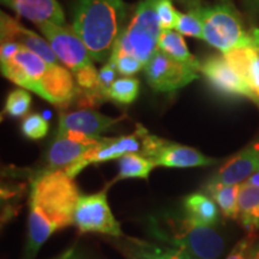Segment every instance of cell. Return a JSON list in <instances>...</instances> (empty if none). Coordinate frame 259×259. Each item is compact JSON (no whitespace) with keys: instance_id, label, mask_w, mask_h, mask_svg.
Returning a JSON list of instances; mask_svg holds the SVG:
<instances>
[{"instance_id":"obj_1","label":"cell","mask_w":259,"mask_h":259,"mask_svg":"<svg viewBox=\"0 0 259 259\" xmlns=\"http://www.w3.org/2000/svg\"><path fill=\"white\" fill-rule=\"evenodd\" d=\"M80 194L63 169H47L31 181L25 259H34L42 245L59 229L73 223Z\"/></svg>"},{"instance_id":"obj_2","label":"cell","mask_w":259,"mask_h":259,"mask_svg":"<svg viewBox=\"0 0 259 259\" xmlns=\"http://www.w3.org/2000/svg\"><path fill=\"white\" fill-rule=\"evenodd\" d=\"M128 6L124 0H77L73 9V30L94 61L112 56L113 46L125 27Z\"/></svg>"},{"instance_id":"obj_3","label":"cell","mask_w":259,"mask_h":259,"mask_svg":"<svg viewBox=\"0 0 259 259\" xmlns=\"http://www.w3.org/2000/svg\"><path fill=\"white\" fill-rule=\"evenodd\" d=\"M162 227L150 221V232L158 240L185 250L197 259H218L225 252V239L213 227L200 225L184 216L164 220Z\"/></svg>"},{"instance_id":"obj_4","label":"cell","mask_w":259,"mask_h":259,"mask_svg":"<svg viewBox=\"0 0 259 259\" xmlns=\"http://www.w3.org/2000/svg\"><path fill=\"white\" fill-rule=\"evenodd\" d=\"M203 19V40L222 53L238 47H252L259 51V29L245 30L240 16L232 5L222 3L200 6Z\"/></svg>"},{"instance_id":"obj_5","label":"cell","mask_w":259,"mask_h":259,"mask_svg":"<svg viewBox=\"0 0 259 259\" xmlns=\"http://www.w3.org/2000/svg\"><path fill=\"white\" fill-rule=\"evenodd\" d=\"M161 31L156 0H142L116 38L112 54H130L145 66L158 51Z\"/></svg>"},{"instance_id":"obj_6","label":"cell","mask_w":259,"mask_h":259,"mask_svg":"<svg viewBox=\"0 0 259 259\" xmlns=\"http://www.w3.org/2000/svg\"><path fill=\"white\" fill-rule=\"evenodd\" d=\"M139 154L153 161L156 166L170 168L205 167L218 162L215 158L204 156L196 149L150 135L144 128L142 131V149Z\"/></svg>"},{"instance_id":"obj_7","label":"cell","mask_w":259,"mask_h":259,"mask_svg":"<svg viewBox=\"0 0 259 259\" xmlns=\"http://www.w3.org/2000/svg\"><path fill=\"white\" fill-rule=\"evenodd\" d=\"M102 138L78 134L57 136L47 153L48 169H63L73 179L85 168L84 158L92 149L101 143Z\"/></svg>"},{"instance_id":"obj_8","label":"cell","mask_w":259,"mask_h":259,"mask_svg":"<svg viewBox=\"0 0 259 259\" xmlns=\"http://www.w3.org/2000/svg\"><path fill=\"white\" fill-rule=\"evenodd\" d=\"M73 223L80 233L121 236L122 232L107 202L106 191L80 196L73 212Z\"/></svg>"},{"instance_id":"obj_9","label":"cell","mask_w":259,"mask_h":259,"mask_svg":"<svg viewBox=\"0 0 259 259\" xmlns=\"http://www.w3.org/2000/svg\"><path fill=\"white\" fill-rule=\"evenodd\" d=\"M198 69L178 61L158 50L144 66L149 85L161 93H170L183 88L198 78Z\"/></svg>"},{"instance_id":"obj_10","label":"cell","mask_w":259,"mask_h":259,"mask_svg":"<svg viewBox=\"0 0 259 259\" xmlns=\"http://www.w3.org/2000/svg\"><path fill=\"white\" fill-rule=\"evenodd\" d=\"M37 27L61 64L73 73L93 65L88 48L73 28L52 23H44Z\"/></svg>"},{"instance_id":"obj_11","label":"cell","mask_w":259,"mask_h":259,"mask_svg":"<svg viewBox=\"0 0 259 259\" xmlns=\"http://www.w3.org/2000/svg\"><path fill=\"white\" fill-rule=\"evenodd\" d=\"M2 63V73L16 85L38 93L41 80L46 74L50 64L36 53L21 46L12 59Z\"/></svg>"},{"instance_id":"obj_12","label":"cell","mask_w":259,"mask_h":259,"mask_svg":"<svg viewBox=\"0 0 259 259\" xmlns=\"http://www.w3.org/2000/svg\"><path fill=\"white\" fill-rule=\"evenodd\" d=\"M210 87L220 95L227 97H247L252 100V93L244 79L233 69L222 56H211L200 64Z\"/></svg>"},{"instance_id":"obj_13","label":"cell","mask_w":259,"mask_h":259,"mask_svg":"<svg viewBox=\"0 0 259 259\" xmlns=\"http://www.w3.org/2000/svg\"><path fill=\"white\" fill-rule=\"evenodd\" d=\"M122 118H111L93 109H79L70 113H61L57 136L78 134L88 137H101L103 132L121 121Z\"/></svg>"},{"instance_id":"obj_14","label":"cell","mask_w":259,"mask_h":259,"mask_svg":"<svg viewBox=\"0 0 259 259\" xmlns=\"http://www.w3.org/2000/svg\"><path fill=\"white\" fill-rule=\"evenodd\" d=\"M0 17H2V19H0L2 42H16V44L21 45V46L36 53L38 57H41L50 65H61V61L51 48L47 40H44L37 34H35L34 31L24 28L15 18L10 17L9 15L4 14L3 11L0 14Z\"/></svg>"},{"instance_id":"obj_15","label":"cell","mask_w":259,"mask_h":259,"mask_svg":"<svg viewBox=\"0 0 259 259\" xmlns=\"http://www.w3.org/2000/svg\"><path fill=\"white\" fill-rule=\"evenodd\" d=\"M259 170V145L251 144L229 158L220 169L210 177L208 184L240 185Z\"/></svg>"},{"instance_id":"obj_16","label":"cell","mask_w":259,"mask_h":259,"mask_svg":"<svg viewBox=\"0 0 259 259\" xmlns=\"http://www.w3.org/2000/svg\"><path fill=\"white\" fill-rule=\"evenodd\" d=\"M38 96L57 106H66L78 95L73 76L67 67L61 65H50L41 80Z\"/></svg>"},{"instance_id":"obj_17","label":"cell","mask_w":259,"mask_h":259,"mask_svg":"<svg viewBox=\"0 0 259 259\" xmlns=\"http://www.w3.org/2000/svg\"><path fill=\"white\" fill-rule=\"evenodd\" d=\"M142 131L143 127L138 125L135 134L130 136L119 138H102L101 143L92 149L84 158L85 167L89 164L102 163L109 160L120 158L126 154L141 153Z\"/></svg>"},{"instance_id":"obj_18","label":"cell","mask_w":259,"mask_h":259,"mask_svg":"<svg viewBox=\"0 0 259 259\" xmlns=\"http://www.w3.org/2000/svg\"><path fill=\"white\" fill-rule=\"evenodd\" d=\"M9 8L35 24L64 25L65 15L57 0H10Z\"/></svg>"},{"instance_id":"obj_19","label":"cell","mask_w":259,"mask_h":259,"mask_svg":"<svg viewBox=\"0 0 259 259\" xmlns=\"http://www.w3.org/2000/svg\"><path fill=\"white\" fill-rule=\"evenodd\" d=\"M184 211L194 222L215 227L220 221L221 210L211 197L203 193H192L184 200Z\"/></svg>"},{"instance_id":"obj_20","label":"cell","mask_w":259,"mask_h":259,"mask_svg":"<svg viewBox=\"0 0 259 259\" xmlns=\"http://www.w3.org/2000/svg\"><path fill=\"white\" fill-rule=\"evenodd\" d=\"M239 220L244 228L253 232L259 228V187L248 183L240 184L239 190Z\"/></svg>"},{"instance_id":"obj_21","label":"cell","mask_w":259,"mask_h":259,"mask_svg":"<svg viewBox=\"0 0 259 259\" xmlns=\"http://www.w3.org/2000/svg\"><path fill=\"white\" fill-rule=\"evenodd\" d=\"M158 50L173 59L200 70V63L191 54L184 36L177 30L161 31L160 38H158Z\"/></svg>"},{"instance_id":"obj_22","label":"cell","mask_w":259,"mask_h":259,"mask_svg":"<svg viewBox=\"0 0 259 259\" xmlns=\"http://www.w3.org/2000/svg\"><path fill=\"white\" fill-rule=\"evenodd\" d=\"M206 193L218 204L223 215L228 219H239V190L240 185H225V184H208Z\"/></svg>"},{"instance_id":"obj_23","label":"cell","mask_w":259,"mask_h":259,"mask_svg":"<svg viewBox=\"0 0 259 259\" xmlns=\"http://www.w3.org/2000/svg\"><path fill=\"white\" fill-rule=\"evenodd\" d=\"M156 164L141 154H126L119 158V173L114 181L141 178L147 180Z\"/></svg>"},{"instance_id":"obj_24","label":"cell","mask_w":259,"mask_h":259,"mask_svg":"<svg viewBox=\"0 0 259 259\" xmlns=\"http://www.w3.org/2000/svg\"><path fill=\"white\" fill-rule=\"evenodd\" d=\"M139 80L135 77L118 78L107 90V99L120 105H131L139 93Z\"/></svg>"},{"instance_id":"obj_25","label":"cell","mask_w":259,"mask_h":259,"mask_svg":"<svg viewBox=\"0 0 259 259\" xmlns=\"http://www.w3.org/2000/svg\"><path fill=\"white\" fill-rule=\"evenodd\" d=\"M199 9L189 10L186 14L178 12L176 30L180 32L183 36H191L203 40V19Z\"/></svg>"},{"instance_id":"obj_26","label":"cell","mask_w":259,"mask_h":259,"mask_svg":"<svg viewBox=\"0 0 259 259\" xmlns=\"http://www.w3.org/2000/svg\"><path fill=\"white\" fill-rule=\"evenodd\" d=\"M31 106V96L25 89H16L10 93L6 99L5 112L14 118H21L29 112Z\"/></svg>"},{"instance_id":"obj_27","label":"cell","mask_w":259,"mask_h":259,"mask_svg":"<svg viewBox=\"0 0 259 259\" xmlns=\"http://www.w3.org/2000/svg\"><path fill=\"white\" fill-rule=\"evenodd\" d=\"M22 134L29 139H41L46 137L50 130V125L44 116L37 114V113H32L24 118L22 121Z\"/></svg>"},{"instance_id":"obj_28","label":"cell","mask_w":259,"mask_h":259,"mask_svg":"<svg viewBox=\"0 0 259 259\" xmlns=\"http://www.w3.org/2000/svg\"><path fill=\"white\" fill-rule=\"evenodd\" d=\"M178 12L171 0H156V15L162 30L176 29Z\"/></svg>"},{"instance_id":"obj_29","label":"cell","mask_w":259,"mask_h":259,"mask_svg":"<svg viewBox=\"0 0 259 259\" xmlns=\"http://www.w3.org/2000/svg\"><path fill=\"white\" fill-rule=\"evenodd\" d=\"M109 59L115 64L118 72L126 77L134 76L144 67V64L142 61L130 54H112Z\"/></svg>"},{"instance_id":"obj_30","label":"cell","mask_w":259,"mask_h":259,"mask_svg":"<svg viewBox=\"0 0 259 259\" xmlns=\"http://www.w3.org/2000/svg\"><path fill=\"white\" fill-rule=\"evenodd\" d=\"M116 73L119 72L118 70H116L115 64L113 63L111 59L107 61V64L99 72V85H100V89H101V92L105 94L106 97H107V90L111 88L112 84L116 80Z\"/></svg>"},{"instance_id":"obj_31","label":"cell","mask_w":259,"mask_h":259,"mask_svg":"<svg viewBox=\"0 0 259 259\" xmlns=\"http://www.w3.org/2000/svg\"><path fill=\"white\" fill-rule=\"evenodd\" d=\"M255 240H257V236L254 234H248L247 236H245V238H242L241 240L233 247L231 253L227 255L226 259H248L250 251Z\"/></svg>"},{"instance_id":"obj_32","label":"cell","mask_w":259,"mask_h":259,"mask_svg":"<svg viewBox=\"0 0 259 259\" xmlns=\"http://www.w3.org/2000/svg\"><path fill=\"white\" fill-rule=\"evenodd\" d=\"M21 48V45L16 44L12 41H4L2 42V47H0V61H6L12 59L17 52Z\"/></svg>"},{"instance_id":"obj_33","label":"cell","mask_w":259,"mask_h":259,"mask_svg":"<svg viewBox=\"0 0 259 259\" xmlns=\"http://www.w3.org/2000/svg\"><path fill=\"white\" fill-rule=\"evenodd\" d=\"M54 259H95L93 258L89 253H87L83 248L77 247V246H72L69 250L63 252L60 255H58Z\"/></svg>"},{"instance_id":"obj_34","label":"cell","mask_w":259,"mask_h":259,"mask_svg":"<svg viewBox=\"0 0 259 259\" xmlns=\"http://www.w3.org/2000/svg\"><path fill=\"white\" fill-rule=\"evenodd\" d=\"M246 8L253 16L259 15V0H246Z\"/></svg>"},{"instance_id":"obj_35","label":"cell","mask_w":259,"mask_h":259,"mask_svg":"<svg viewBox=\"0 0 259 259\" xmlns=\"http://www.w3.org/2000/svg\"><path fill=\"white\" fill-rule=\"evenodd\" d=\"M177 2H179L180 4L189 8V10H196L202 6L200 5V0H177Z\"/></svg>"},{"instance_id":"obj_36","label":"cell","mask_w":259,"mask_h":259,"mask_svg":"<svg viewBox=\"0 0 259 259\" xmlns=\"http://www.w3.org/2000/svg\"><path fill=\"white\" fill-rule=\"evenodd\" d=\"M248 259H259V240L257 239L255 242L252 246L251 251H250V255H248Z\"/></svg>"},{"instance_id":"obj_37","label":"cell","mask_w":259,"mask_h":259,"mask_svg":"<svg viewBox=\"0 0 259 259\" xmlns=\"http://www.w3.org/2000/svg\"><path fill=\"white\" fill-rule=\"evenodd\" d=\"M246 183L251 184V185H253L255 187H259V170L257 173H253L252 176L248 178L247 180H246Z\"/></svg>"},{"instance_id":"obj_38","label":"cell","mask_w":259,"mask_h":259,"mask_svg":"<svg viewBox=\"0 0 259 259\" xmlns=\"http://www.w3.org/2000/svg\"><path fill=\"white\" fill-rule=\"evenodd\" d=\"M178 259H197V258L193 257V255L189 253L187 251L180 250V248H179V254H178Z\"/></svg>"},{"instance_id":"obj_39","label":"cell","mask_w":259,"mask_h":259,"mask_svg":"<svg viewBox=\"0 0 259 259\" xmlns=\"http://www.w3.org/2000/svg\"><path fill=\"white\" fill-rule=\"evenodd\" d=\"M2 3H3V4H5V5H9L10 0H2Z\"/></svg>"}]
</instances>
